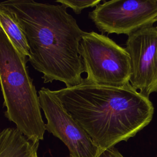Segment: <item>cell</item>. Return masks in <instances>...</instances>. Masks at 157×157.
Here are the masks:
<instances>
[{
	"label": "cell",
	"mask_w": 157,
	"mask_h": 157,
	"mask_svg": "<svg viewBox=\"0 0 157 157\" xmlns=\"http://www.w3.org/2000/svg\"><path fill=\"white\" fill-rule=\"evenodd\" d=\"M39 142H33L17 128L0 132V157H38Z\"/></svg>",
	"instance_id": "cell-8"
},
{
	"label": "cell",
	"mask_w": 157,
	"mask_h": 157,
	"mask_svg": "<svg viewBox=\"0 0 157 157\" xmlns=\"http://www.w3.org/2000/svg\"><path fill=\"white\" fill-rule=\"evenodd\" d=\"M126 45L131 62L129 83L149 98L150 94L157 93V29L152 26L133 33Z\"/></svg>",
	"instance_id": "cell-7"
},
{
	"label": "cell",
	"mask_w": 157,
	"mask_h": 157,
	"mask_svg": "<svg viewBox=\"0 0 157 157\" xmlns=\"http://www.w3.org/2000/svg\"><path fill=\"white\" fill-rule=\"evenodd\" d=\"M38 93L40 108L47 120L45 129L66 145L69 157H98L100 149L64 109L53 91L42 87Z\"/></svg>",
	"instance_id": "cell-6"
},
{
	"label": "cell",
	"mask_w": 157,
	"mask_h": 157,
	"mask_svg": "<svg viewBox=\"0 0 157 157\" xmlns=\"http://www.w3.org/2000/svg\"><path fill=\"white\" fill-rule=\"evenodd\" d=\"M0 26L13 45L24 56H29L27 42L23 30L14 15L0 7Z\"/></svg>",
	"instance_id": "cell-9"
},
{
	"label": "cell",
	"mask_w": 157,
	"mask_h": 157,
	"mask_svg": "<svg viewBox=\"0 0 157 157\" xmlns=\"http://www.w3.org/2000/svg\"><path fill=\"white\" fill-rule=\"evenodd\" d=\"M155 27H156V29H157V26H155Z\"/></svg>",
	"instance_id": "cell-12"
},
{
	"label": "cell",
	"mask_w": 157,
	"mask_h": 157,
	"mask_svg": "<svg viewBox=\"0 0 157 157\" xmlns=\"http://www.w3.org/2000/svg\"><path fill=\"white\" fill-rule=\"evenodd\" d=\"M88 16L102 33L129 36L157 21V0L104 1Z\"/></svg>",
	"instance_id": "cell-5"
},
{
	"label": "cell",
	"mask_w": 157,
	"mask_h": 157,
	"mask_svg": "<svg viewBox=\"0 0 157 157\" xmlns=\"http://www.w3.org/2000/svg\"><path fill=\"white\" fill-rule=\"evenodd\" d=\"M26 61L0 26V85L5 116L29 140L39 142L44 139L45 124Z\"/></svg>",
	"instance_id": "cell-3"
},
{
	"label": "cell",
	"mask_w": 157,
	"mask_h": 157,
	"mask_svg": "<svg viewBox=\"0 0 157 157\" xmlns=\"http://www.w3.org/2000/svg\"><path fill=\"white\" fill-rule=\"evenodd\" d=\"M78 53L87 74L86 81L113 87L129 83V56L124 48L109 37L94 31L84 32Z\"/></svg>",
	"instance_id": "cell-4"
},
{
	"label": "cell",
	"mask_w": 157,
	"mask_h": 157,
	"mask_svg": "<svg viewBox=\"0 0 157 157\" xmlns=\"http://www.w3.org/2000/svg\"><path fill=\"white\" fill-rule=\"evenodd\" d=\"M56 2L60 3L66 8H71L75 13L78 15L84 9L96 7L101 0H57Z\"/></svg>",
	"instance_id": "cell-10"
},
{
	"label": "cell",
	"mask_w": 157,
	"mask_h": 157,
	"mask_svg": "<svg viewBox=\"0 0 157 157\" xmlns=\"http://www.w3.org/2000/svg\"><path fill=\"white\" fill-rule=\"evenodd\" d=\"M98 157H124L115 147L102 151Z\"/></svg>",
	"instance_id": "cell-11"
},
{
	"label": "cell",
	"mask_w": 157,
	"mask_h": 157,
	"mask_svg": "<svg viewBox=\"0 0 157 157\" xmlns=\"http://www.w3.org/2000/svg\"><path fill=\"white\" fill-rule=\"evenodd\" d=\"M101 151L127 141L151 121L154 107L130 83L121 87L82 82L53 91Z\"/></svg>",
	"instance_id": "cell-2"
},
{
	"label": "cell",
	"mask_w": 157,
	"mask_h": 157,
	"mask_svg": "<svg viewBox=\"0 0 157 157\" xmlns=\"http://www.w3.org/2000/svg\"><path fill=\"white\" fill-rule=\"evenodd\" d=\"M0 7L11 12L20 25L28 50V61L42 74L44 83L63 82L66 88L83 81L84 67L78 53L85 31L62 5L33 0H8Z\"/></svg>",
	"instance_id": "cell-1"
}]
</instances>
